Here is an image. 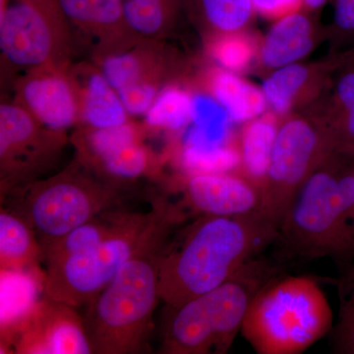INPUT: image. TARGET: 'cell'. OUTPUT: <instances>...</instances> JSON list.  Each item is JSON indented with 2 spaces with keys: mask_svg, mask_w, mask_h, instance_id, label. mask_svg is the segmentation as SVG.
Instances as JSON below:
<instances>
[{
  "mask_svg": "<svg viewBox=\"0 0 354 354\" xmlns=\"http://www.w3.org/2000/svg\"><path fill=\"white\" fill-rule=\"evenodd\" d=\"M150 225L131 257L87 305L83 317L95 354H137L149 351L158 300L160 259L172 232L183 223V208L155 203Z\"/></svg>",
  "mask_w": 354,
  "mask_h": 354,
  "instance_id": "6da1fadb",
  "label": "cell"
},
{
  "mask_svg": "<svg viewBox=\"0 0 354 354\" xmlns=\"http://www.w3.org/2000/svg\"><path fill=\"white\" fill-rule=\"evenodd\" d=\"M279 228L260 213L200 215L165 247L158 297L169 308L218 288L276 243Z\"/></svg>",
  "mask_w": 354,
  "mask_h": 354,
  "instance_id": "7a4b0ae2",
  "label": "cell"
},
{
  "mask_svg": "<svg viewBox=\"0 0 354 354\" xmlns=\"http://www.w3.org/2000/svg\"><path fill=\"white\" fill-rule=\"evenodd\" d=\"M97 68L120 95L127 113L145 114L152 106L164 76L162 55L153 44L127 39L97 53Z\"/></svg>",
  "mask_w": 354,
  "mask_h": 354,
  "instance_id": "7c38bea8",
  "label": "cell"
},
{
  "mask_svg": "<svg viewBox=\"0 0 354 354\" xmlns=\"http://www.w3.org/2000/svg\"><path fill=\"white\" fill-rule=\"evenodd\" d=\"M333 328V310L315 279L274 276L254 295L241 332L258 354H299Z\"/></svg>",
  "mask_w": 354,
  "mask_h": 354,
  "instance_id": "277c9868",
  "label": "cell"
},
{
  "mask_svg": "<svg viewBox=\"0 0 354 354\" xmlns=\"http://www.w3.org/2000/svg\"><path fill=\"white\" fill-rule=\"evenodd\" d=\"M209 88L230 120L236 122L252 120L267 109L264 92L228 70L212 72Z\"/></svg>",
  "mask_w": 354,
  "mask_h": 354,
  "instance_id": "7402d4cb",
  "label": "cell"
},
{
  "mask_svg": "<svg viewBox=\"0 0 354 354\" xmlns=\"http://www.w3.org/2000/svg\"><path fill=\"white\" fill-rule=\"evenodd\" d=\"M69 26L95 41L97 53L134 36L125 21L121 0H57Z\"/></svg>",
  "mask_w": 354,
  "mask_h": 354,
  "instance_id": "ac0fdd59",
  "label": "cell"
},
{
  "mask_svg": "<svg viewBox=\"0 0 354 354\" xmlns=\"http://www.w3.org/2000/svg\"><path fill=\"white\" fill-rule=\"evenodd\" d=\"M31 225L8 208L0 212L1 272H26L41 261V243Z\"/></svg>",
  "mask_w": 354,
  "mask_h": 354,
  "instance_id": "44dd1931",
  "label": "cell"
},
{
  "mask_svg": "<svg viewBox=\"0 0 354 354\" xmlns=\"http://www.w3.org/2000/svg\"><path fill=\"white\" fill-rule=\"evenodd\" d=\"M230 120L227 111L212 95H193V127L188 133V146L215 147L227 135Z\"/></svg>",
  "mask_w": 354,
  "mask_h": 354,
  "instance_id": "484cf974",
  "label": "cell"
},
{
  "mask_svg": "<svg viewBox=\"0 0 354 354\" xmlns=\"http://www.w3.org/2000/svg\"><path fill=\"white\" fill-rule=\"evenodd\" d=\"M203 17L218 32L241 31L252 18V0H199Z\"/></svg>",
  "mask_w": 354,
  "mask_h": 354,
  "instance_id": "f546056e",
  "label": "cell"
},
{
  "mask_svg": "<svg viewBox=\"0 0 354 354\" xmlns=\"http://www.w3.org/2000/svg\"><path fill=\"white\" fill-rule=\"evenodd\" d=\"M344 55H346V57L348 58L349 62H354V46L351 50L344 53Z\"/></svg>",
  "mask_w": 354,
  "mask_h": 354,
  "instance_id": "e575fe53",
  "label": "cell"
},
{
  "mask_svg": "<svg viewBox=\"0 0 354 354\" xmlns=\"http://www.w3.org/2000/svg\"><path fill=\"white\" fill-rule=\"evenodd\" d=\"M69 70L78 94L80 122L86 128L104 129L128 122L129 113L101 70L90 65Z\"/></svg>",
  "mask_w": 354,
  "mask_h": 354,
  "instance_id": "ffe728a7",
  "label": "cell"
},
{
  "mask_svg": "<svg viewBox=\"0 0 354 354\" xmlns=\"http://www.w3.org/2000/svg\"><path fill=\"white\" fill-rule=\"evenodd\" d=\"M115 215L116 213L104 212L62 236L39 242L41 261L44 265L50 264L97 245L111 234Z\"/></svg>",
  "mask_w": 354,
  "mask_h": 354,
  "instance_id": "cb8c5ba5",
  "label": "cell"
},
{
  "mask_svg": "<svg viewBox=\"0 0 354 354\" xmlns=\"http://www.w3.org/2000/svg\"><path fill=\"white\" fill-rule=\"evenodd\" d=\"M16 102L48 129L65 133L80 122L78 94L69 66L32 69L20 79Z\"/></svg>",
  "mask_w": 354,
  "mask_h": 354,
  "instance_id": "4fadbf2b",
  "label": "cell"
},
{
  "mask_svg": "<svg viewBox=\"0 0 354 354\" xmlns=\"http://www.w3.org/2000/svg\"><path fill=\"white\" fill-rule=\"evenodd\" d=\"M272 111L247 121L242 130L241 160L247 176L262 184L269 167L270 158L279 122Z\"/></svg>",
  "mask_w": 354,
  "mask_h": 354,
  "instance_id": "603a6c76",
  "label": "cell"
},
{
  "mask_svg": "<svg viewBox=\"0 0 354 354\" xmlns=\"http://www.w3.org/2000/svg\"><path fill=\"white\" fill-rule=\"evenodd\" d=\"M333 20L327 36L335 46L354 41V0H332Z\"/></svg>",
  "mask_w": 354,
  "mask_h": 354,
  "instance_id": "1f68e13d",
  "label": "cell"
},
{
  "mask_svg": "<svg viewBox=\"0 0 354 354\" xmlns=\"http://www.w3.org/2000/svg\"><path fill=\"white\" fill-rule=\"evenodd\" d=\"M0 48L27 71L68 66L70 27L57 0H1Z\"/></svg>",
  "mask_w": 354,
  "mask_h": 354,
  "instance_id": "9c48e42d",
  "label": "cell"
},
{
  "mask_svg": "<svg viewBox=\"0 0 354 354\" xmlns=\"http://www.w3.org/2000/svg\"><path fill=\"white\" fill-rule=\"evenodd\" d=\"M128 28L139 39H152L169 29L174 0H121Z\"/></svg>",
  "mask_w": 354,
  "mask_h": 354,
  "instance_id": "d4e9b609",
  "label": "cell"
},
{
  "mask_svg": "<svg viewBox=\"0 0 354 354\" xmlns=\"http://www.w3.org/2000/svg\"><path fill=\"white\" fill-rule=\"evenodd\" d=\"M254 11L265 19L278 21L304 8V0H252Z\"/></svg>",
  "mask_w": 354,
  "mask_h": 354,
  "instance_id": "d6a6232c",
  "label": "cell"
},
{
  "mask_svg": "<svg viewBox=\"0 0 354 354\" xmlns=\"http://www.w3.org/2000/svg\"><path fill=\"white\" fill-rule=\"evenodd\" d=\"M327 1L328 0H304V8L310 12L316 13L323 8Z\"/></svg>",
  "mask_w": 354,
  "mask_h": 354,
  "instance_id": "836d02e7",
  "label": "cell"
},
{
  "mask_svg": "<svg viewBox=\"0 0 354 354\" xmlns=\"http://www.w3.org/2000/svg\"><path fill=\"white\" fill-rule=\"evenodd\" d=\"M241 160V153L215 147L188 146L184 162L192 172L230 171Z\"/></svg>",
  "mask_w": 354,
  "mask_h": 354,
  "instance_id": "4dcf8cb0",
  "label": "cell"
},
{
  "mask_svg": "<svg viewBox=\"0 0 354 354\" xmlns=\"http://www.w3.org/2000/svg\"><path fill=\"white\" fill-rule=\"evenodd\" d=\"M80 143L85 162L115 180L138 178L150 165V155L140 139L138 128L129 121L104 129L86 128Z\"/></svg>",
  "mask_w": 354,
  "mask_h": 354,
  "instance_id": "9a60e30c",
  "label": "cell"
},
{
  "mask_svg": "<svg viewBox=\"0 0 354 354\" xmlns=\"http://www.w3.org/2000/svg\"><path fill=\"white\" fill-rule=\"evenodd\" d=\"M183 204L198 216L260 213L262 188L243 172H192L183 183Z\"/></svg>",
  "mask_w": 354,
  "mask_h": 354,
  "instance_id": "5bb4252c",
  "label": "cell"
},
{
  "mask_svg": "<svg viewBox=\"0 0 354 354\" xmlns=\"http://www.w3.org/2000/svg\"><path fill=\"white\" fill-rule=\"evenodd\" d=\"M118 186L91 174L81 160L50 178L14 188L8 207L35 230L39 241L62 236L101 215L118 200Z\"/></svg>",
  "mask_w": 354,
  "mask_h": 354,
  "instance_id": "8992f818",
  "label": "cell"
},
{
  "mask_svg": "<svg viewBox=\"0 0 354 354\" xmlns=\"http://www.w3.org/2000/svg\"><path fill=\"white\" fill-rule=\"evenodd\" d=\"M260 46L250 35L241 31L218 32L209 44V53L225 70L241 72L248 68Z\"/></svg>",
  "mask_w": 354,
  "mask_h": 354,
  "instance_id": "f1b7e54d",
  "label": "cell"
},
{
  "mask_svg": "<svg viewBox=\"0 0 354 354\" xmlns=\"http://www.w3.org/2000/svg\"><path fill=\"white\" fill-rule=\"evenodd\" d=\"M4 337L10 342L14 353H93L85 324L76 307L46 297L37 301Z\"/></svg>",
  "mask_w": 354,
  "mask_h": 354,
  "instance_id": "8fae6325",
  "label": "cell"
},
{
  "mask_svg": "<svg viewBox=\"0 0 354 354\" xmlns=\"http://www.w3.org/2000/svg\"><path fill=\"white\" fill-rule=\"evenodd\" d=\"M65 133L41 125L18 102L0 106V171L1 195L48 169L64 145Z\"/></svg>",
  "mask_w": 354,
  "mask_h": 354,
  "instance_id": "30bf717a",
  "label": "cell"
},
{
  "mask_svg": "<svg viewBox=\"0 0 354 354\" xmlns=\"http://www.w3.org/2000/svg\"><path fill=\"white\" fill-rule=\"evenodd\" d=\"M342 55L317 64H293L274 70L266 79L263 92L272 113L285 118L315 104L329 90Z\"/></svg>",
  "mask_w": 354,
  "mask_h": 354,
  "instance_id": "2e32d148",
  "label": "cell"
},
{
  "mask_svg": "<svg viewBox=\"0 0 354 354\" xmlns=\"http://www.w3.org/2000/svg\"><path fill=\"white\" fill-rule=\"evenodd\" d=\"M276 274L272 263L257 258L218 288L169 308L160 353H227L241 330L254 295Z\"/></svg>",
  "mask_w": 354,
  "mask_h": 354,
  "instance_id": "5b68a950",
  "label": "cell"
},
{
  "mask_svg": "<svg viewBox=\"0 0 354 354\" xmlns=\"http://www.w3.org/2000/svg\"><path fill=\"white\" fill-rule=\"evenodd\" d=\"M193 95L185 88L169 86L158 93L145 113L149 127L178 130L192 120Z\"/></svg>",
  "mask_w": 354,
  "mask_h": 354,
  "instance_id": "4316f807",
  "label": "cell"
},
{
  "mask_svg": "<svg viewBox=\"0 0 354 354\" xmlns=\"http://www.w3.org/2000/svg\"><path fill=\"white\" fill-rule=\"evenodd\" d=\"M286 257L354 259V157L332 153L310 176L279 225Z\"/></svg>",
  "mask_w": 354,
  "mask_h": 354,
  "instance_id": "3957f363",
  "label": "cell"
},
{
  "mask_svg": "<svg viewBox=\"0 0 354 354\" xmlns=\"http://www.w3.org/2000/svg\"><path fill=\"white\" fill-rule=\"evenodd\" d=\"M149 213H116L111 234L97 245L64 260L46 264L44 297L80 307L92 301L120 271L152 221Z\"/></svg>",
  "mask_w": 354,
  "mask_h": 354,
  "instance_id": "ba28073f",
  "label": "cell"
},
{
  "mask_svg": "<svg viewBox=\"0 0 354 354\" xmlns=\"http://www.w3.org/2000/svg\"><path fill=\"white\" fill-rule=\"evenodd\" d=\"M339 311L332 330L333 353L354 354V259L339 266Z\"/></svg>",
  "mask_w": 354,
  "mask_h": 354,
  "instance_id": "83f0119b",
  "label": "cell"
},
{
  "mask_svg": "<svg viewBox=\"0 0 354 354\" xmlns=\"http://www.w3.org/2000/svg\"><path fill=\"white\" fill-rule=\"evenodd\" d=\"M334 144L335 152L354 157V62L342 55L329 90L313 106Z\"/></svg>",
  "mask_w": 354,
  "mask_h": 354,
  "instance_id": "d6986e66",
  "label": "cell"
},
{
  "mask_svg": "<svg viewBox=\"0 0 354 354\" xmlns=\"http://www.w3.org/2000/svg\"><path fill=\"white\" fill-rule=\"evenodd\" d=\"M269 167L261 188L260 214L279 228L286 211L310 176L335 152L327 127L312 109L281 118Z\"/></svg>",
  "mask_w": 354,
  "mask_h": 354,
  "instance_id": "52a82bcc",
  "label": "cell"
},
{
  "mask_svg": "<svg viewBox=\"0 0 354 354\" xmlns=\"http://www.w3.org/2000/svg\"><path fill=\"white\" fill-rule=\"evenodd\" d=\"M314 14L304 8L276 21L260 44V64L277 70L297 64L307 57L326 32L321 31Z\"/></svg>",
  "mask_w": 354,
  "mask_h": 354,
  "instance_id": "e0dca14e",
  "label": "cell"
}]
</instances>
